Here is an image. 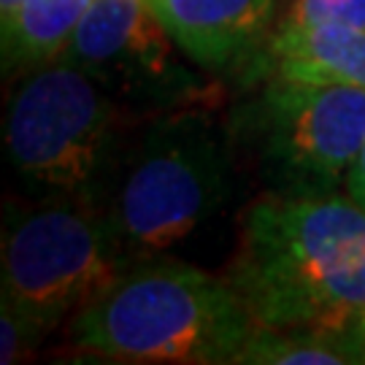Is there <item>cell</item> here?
<instances>
[{"instance_id":"cell-6","label":"cell","mask_w":365,"mask_h":365,"mask_svg":"<svg viewBox=\"0 0 365 365\" xmlns=\"http://www.w3.org/2000/svg\"><path fill=\"white\" fill-rule=\"evenodd\" d=\"M233 138L257 160L268 192H341L365 144V90L262 78L235 108Z\"/></svg>"},{"instance_id":"cell-7","label":"cell","mask_w":365,"mask_h":365,"mask_svg":"<svg viewBox=\"0 0 365 365\" xmlns=\"http://www.w3.org/2000/svg\"><path fill=\"white\" fill-rule=\"evenodd\" d=\"M119 103L179 111L206 90L184 66V52L152 11L149 0H92L66 52Z\"/></svg>"},{"instance_id":"cell-4","label":"cell","mask_w":365,"mask_h":365,"mask_svg":"<svg viewBox=\"0 0 365 365\" xmlns=\"http://www.w3.org/2000/svg\"><path fill=\"white\" fill-rule=\"evenodd\" d=\"M230 197V144L197 111H163L125 155L106 200V217L128 262L168 255Z\"/></svg>"},{"instance_id":"cell-3","label":"cell","mask_w":365,"mask_h":365,"mask_svg":"<svg viewBox=\"0 0 365 365\" xmlns=\"http://www.w3.org/2000/svg\"><path fill=\"white\" fill-rule=\"evenodd\" d=\"M6 152L33 197L103 209L122 165V103L68 57L19 76L3 119Z\"/></svg>"},{"instance_id":"cell-2","label":"cell","mask_w":365,"mask_h":365,"mask_svg":"<svg viewBox=\"0 0 365 365\" xmlns=\"http://www.w3.org/2000/svg\"><path fill=\"white\" fill-rule=\"evenodd\" d=\"M252 330L230 279L160 255L133 262L73 314L71 341L114 363L233 365Z\"/></svg>"},{"instance_id":"cell-11","label":"cell","mask_w":365,"mask_h":365,"mask_svg":"<svg viewBox=\"0 0 365 365\" xmlns=\"http://www.w3.org/2000/svg\"><path fill=\"white\" fill-rule=\"evenodd\" d=\"M233 365H365V354L341 327L255 325Z\"/></svg>"},{"instance_id":"cell-12","label":"cell","mask_w":365,"mask_h":365,"mask_svg":"<svg viewBox=\"0 0 365 365\" xmlns=\"http://www.w3.org/2000/svg\"><path fill=\"white\" fill-rule=\"evenodd\" d=\"M300 25H344L365 30V0H284L276 27Z\"/></svg>"},{"instance_id":"cell-10","label":"cell","mask_w":365,"mask_h":365,"mask_svg":"<svg viewBox=\"0 0 365 365\" xmlns=\"http://www.w3.org/2000/svg\"><path fill=\"white\" fill-rule=\"evenodd\" d=\"M92 0H25L3 27V73L22 76L66 52Z\"/></svg>"},{"instance_id":"cell-9","label":"cell","mask_w":365,"mask_h":365,"mask_svg":"<svg viewBox=\"0 0 365 365\" xmlns=\"http://www.w3.org/2000/svg\"><path fill=\"white\" fill-rule=\"evenodd\" d=\"M238 73L247 84L279 76L365 90V30L344 25L276 27Z\"/></svg>"},{"instance_id":"cell-5","label":"cell","mask_w":365,"mask_h":365,"mask_svg":"<svg viewBox=\"0 0 365 365\" xmlns=\"http://www.w3.org/2000/svg\"><path fill=\"white\" fill-rule=\"evenodd\" d=\"M130 268L101 206L36 197L9 206L3 225V292L43 339L103 295Z\"/></svg>"},{"instance_id":"cell-13","label":"cell","mask_w":365,"mask_h":365,"mask_svg":"<svg viewBox=\"0 0 365 365\" xmlns=\"http://www.w3.org/2000/svg\"><path fill=\"white\" fill-rule=\"evenodd\" d=\"M43 333L14 306L11 300L0 298V363L14 365L38 349Z\"/></svg>"},{"instance_id":"cell-14","label":"cell","mask_w":365,"mask_h":365,"mask_svg":"<svg viewBox=\"0 0 365 365\" xmlns=\"http://www.w3.org/2000/svg\"><path fill=\"white\" fill-rule=\"evenodd\" d=\"M344 192L352 197V200H357L360 206H365V144H363V149H360V155L354 157L349 173H346Z\"/></svg>"},{"instance_id":"cell-8","label":"cell","mask_w":365,"mask_h":365,"mask_svg":"<svg viewBox=\"0 0 365 365\" xmlns=\"http://www.w3.org/2000/svg\"><path fill=\"white\" fill-rule=\"evenodd\" d=\"M190 63L203 71H241L271 38L284 0H149Z\"/></svg>"},{"instance_id":"cell-1","label":"cell","mask_w":365,"mask_h":365,"mask_svg":"<svg viewBox=\"0 0 365 365\" xmlns=\"http://www.w3.org/2000/svg\"><path fill=\"white\" fill-rule=\"evenodd\" d=\"M255 325L344 327L365 312V206L341 192H268L230 268Z\"/></svg>"},{"instance_id":"cell-15","label":"cell","mask_w":365,"mask_h":365,"mask_svg":"<svg viewBox=\"0 0 365 365\" xmlns=\"http://www.w3.org/2000/svg\"><path fill=\"white\" fill-rule=\"evenodd\" d=\"M341 330H344V333H346V339L352 341L354 346L365 354V312L357 314V317H352V319L341 327Z\"/></svg>"}]
</instances>
